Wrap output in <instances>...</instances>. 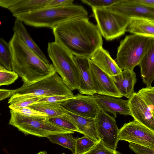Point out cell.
Here are the masks:
<instances>
[{
    "label": "cell",
    "instance_id": "cell-25",
    "mask_svg": "<svg viewBox=\"0 0 154 154\" xmlns=\"http://www.w3.org/2000/svg\"><path fill=\"white\" fill-rule=\"evenodd\" d=\"M71 134H57L48 135L47 137L53 143L60 145L70 150L74 154L75 152V138Z\"/></svg>",
    "mask_w": 154,
    "mask_h": 154
},
{
    "label": "cell",
    "instance_id": "cell-27",
    "mask_svg": "<svg viewBox=\"0 0 154 154\" xmlns=\"http://www.w3.org/2000/svg\"><path fill=\"white\" fill-rule=\"evenodd\" d=\"M96 142L87 137L75 138V152L74 154H82L90 150Z\"/></svg>",
    "mask_w": 154,
    "mask_h": 154
},
{
    "label": "cell",
    "instance_id": "cell-2",
    "mask_svg": "<svg viewBox=\"0 0 154 154\" xmlns=\"http://www.w3.org/2000/svg\"><path fill=\"white\" fill-rule=\"evenodd\" d=\"M11 56L12 71L20 77L23 86L33 84L55 72L52 64L41 60L14 33L8 42Z\"/></svg>",
    "mask_w": 154,
    "mask_h": 154
},
{
    "label": "cell",
    "instance_id": "cell-10",
    "mask_svg": "<svg viewBox=\"0 0 154 154\" xmlns=\"http://www.w3.org/2000/svg\"><path fill=\"white\" fill-rule=\"evenodd\" d=\"M118 139L154 149V131L134 120L119 130Z\"/></svg>",
    "mask_w": 154,
    "mask_h": 154
},
{
    "label": "cell",
    "instance_id": "cell-38",
    "mask_svg": "<svg viewBox=\"0 0 154 154\" xmlns=\"http://www.w3.org/2000/svg\"><path fill=\"white\" fill-rule=\"evenodd\" d=\"M13 92V90L0 89V101L10 97Z\"/></svg>",
    "mask_w": 154,
    "mask_h": 154
},
{
    "label": "cell",
    "instance_id": "cell-8",
    "mask_svg": "<svg viewBox=\"0 0 154 154\" xmlns=\"http://www.w3.org/2000/svg\"><path fill=\"white\" fill-rule=\"evenodd\" d=\"M15 94H28L32 97L53 96L73 97V93L56 72L52 75L31 85L23 86L13 90Z\"/></svg>",
    "mask_w": 154,
    "mask_h": 154
},
{
    "label": "cell",
    "instance_id": "cell-13",
    "mask_svg": "<svg viewBox=\"0 0 154 154\" xmlns=\"http://www.w3.org/2000/svg\"><path fill=\"white\" fill-rule=\"evenodd\" d=\"M128 104L134 120L154 131V114L137 92L129 99Z\"/></svg>",
    "mask_w": 154,
    "mask_h": 154
},
{
    "label": "cell",
    "instance_id": "cell-34",
    "mask_svg": "<svg viewBox=\"0 0 154 154\" xmlns=\"http://www.w3.org/2000/svg\"><path fill=\"white\" fill-rule=\"evenodd\" d=\"M130 149L137 154H154V149L145 146L130 143Z\"/></svg>",
    "mask_w": 154,
    "mask_h": 154
},
{
    "label": "cell",
    "instance_id": "cell-1",
    "mask_svg": "<svg viewBox=\"0 0 154 154\" xmlns=\"http://www.w3.org/2000/svg\"><path fill=\"white\" fill-rule=\"evenodd\" d=\"M52 29L54 42L75 56L90 59L103 45L102 36L97 25L88 17L68 20Z\"/></svg>",
    "mask_w": 154,
    "mask_h": 154
},
{
    "label": "cell",
    "instance_id": "cell-23",
    "mask_svg": "<svg viewBox=\"0 0 154 154\" xmlns=\"http://www.w3.org/2000/svg\"><path fill=\"white\" fill-rule=\"evenodd\" d=\"M15 33L22 42L41 60L50 63L46 57L28 34L23 22L16 19L13 27Z\"/></svg>",
    "mask_w": 154,
    "mask_h": 154
},
{
    "label": "cell",
    "instance_id": "cell-3",
    "mask_svg": "<svg viewBox=\"0 0 154 154\" xmlns=\"http://www.w3.org/2000/svg\"><path fill=\"white\" fill-rule=\"evenodd\" d=\"M14 16L27 25L52 29L68 20L80 17H88V12L83 6L73 5L62 7L44 8Z\"/></svg>",
    "mask_w": 154,
    "mask_h": 154
},
{
    "label": "cell",
    "instance_id": "cell-35",
    "mask_svg": "<svg viewBox=\"0 0 154 154\" xmlns=\"http://www.w3.org/2000/svg\"><path fill=\"white\" fill-rule=\"evenodd\" d=\"M73 97L67 96H53L42 97L37 102L48 103H62Z\"/></svg>",
    "mask_w": 154,
    "mask_h": 154
},
{
    "label": "cell",
    "instance_id": "cell-6",
    "mask_svg": "<svg viewBox=\"0 0 154 154\" xmlns=\"http://www.w3.org/2000/svg\"><path fill=\"white\" fill-rule=\"evenodd\" d=\"M10 112L8 124L26 135L46 137L52 134H72L75 132L54 125L49 121L48 117L26 116L11 109Z\"/></svg>",
    "mask_w": 154,
    "mask_h": 154
},
{
    "label": "cell",
    "instance_id": "cell-29",
    "mask_svg": "<svg viewBox=\"0 0 154 154\" xmlns=\"http://www.w3.org/2000/svg\"><path fill=\"white\" fill-rule=\"evenodd\" d=\"M49 122L54 125L69 131L80 133L79 130L71 122L62 116L48 117Z\"/></svg>",
    "mask_w": 154,
    "mask_h": 154
},
{
    "label": "cell",
    "instance_id": "cell-19",
    "mask_svg": "<svg viewBox=\"0 0 154 154\" xmlns=\"http://www.w3.org/2000/svg\"><path fill=\"white\" fill-rule=\"evenodd\" d=\"M90 61L111 76L120 73L122 71L109 53L102 46L99 47L90 58Z\"/></svg>",
    "mask_w": 154,
    "mask_h": 154
},
{
    "label": "cell",
    "instance_id": "cell-15",
    "mask_svg": "<svg viewBox=\"0 0 154 154\" xmlns=\"http://www.w3.org/2000/svg\"><path fill=\"white\" fill-rule=\"evenodd\" d=\"M50 0H0V6L13 16L45 8Z\"/></svg>",
    "mask_w": 154,
    "mask_h": 154
},
{
    "label": "cell",
    "instance_id": "cell-11",
    "mask_svg": "<svg viewBox=\"0 0 154 154\" xmlns=\"http://www.w3.org/2000/svg\"><path fill=\"white\" fill-rule=\"evenodd\" d=\"M66 110L74 114L95 118L100 108L94 95L78 94L61 103Z\"/></svg>",
    "mask_w": 154,
    "mask_h": 154
},
{
    "label": "cell",
    "instance_id": "cell-12",
    "mask_svg": "<svg viewBox=\"0 0 154 154\" xmlns=\"http://www.w3.org/2000/svg\"><path fill=\"white\" fill-rule=\"evenodd\" d=\"M92 80L96 94L121 98L112 77L103 72L90 60Z\"/></svg>",
    "mask_w": 154,
    "mask_h": 154
},
{
    "label": "cell",
    "instance_id": "cell-32",
    "mask_svg": "<svg viewBox=\"0 0 154 154\" xmlns=\"http://www.w3.org/2000/svg\"><path fill=\"white\" fill-rule=\"evenodd\" d=\"M121 0H81L82 3L87 4L92 8H102L109 7L120 2Z\"/></svg>",
    "mask_w": 154,
    "mask_h": 154
},
{
    "label": "cell",
    "instance_id": "cell-21",
    "mask_svg": "<svg viewBox=\"0 0 154 154\" xmlns=\"http://www.w3.org/2000/svg\"><path fill=\"white\" fill-rule=\"evenodd\" d=\"M126 31L132 34L154 38V20L143 17L130 18Z\"/></svg>",
    "mask_w": 154,
    "mask_h": 154
},
{
    "label": "cell",
    "instance_id": "cell-30",
    "mask_svg": "<svg viewBox=\"0 0 154 154\" xmlns=\"http://www.w3.org/2000/svg\"><path fill=\"white\" fill-rule=\"evenodd\" d=\"M18 77L17 74L0 66V86L8 85L14 83Z\"/></svg>",
    "mask_w": 154,
    "mask_h": 154
},
{
    "label": "cell",
    "instance_id": "cell-26",
    "mask_svg": "<svg viewBox=\"0 0 154 154\" xmlns=\"http://www.w3.org/2000/svg\"><path fill=\"white\" fill-rule=\"evenodd\" d=\"M0 66L12 71L11 56L9 43L0 37Z\"/></svg>",
    "mask_w": 154,
    "mask_h": 154
},
{
    "label": "cell",
    "instance_id": "cell-18",
    "mask_svg": "<svg viewBox=\"0 0 154 154\" xmlns=\"http://www.w3.org/2000/svg\"><path fill=\"white\" fill-rule=\"evenodd\" d=\"M63 108L64 112L63 116L72 122L77 128L80 133L94 142H97L99 140L95 118L78 116Z\"/></svg>",
    "mask_w": 154,
    "mask_h": 154
},
{
    "label": "cell",
    "instance_id": "cell-28",
    "mask_svg": "<svg viewBox=\"0 0 154 154\" xmlns=\"http://www.w3.org/2000/svg\"><path fill=\"white\" fill-rule=\"evenodd\" d=\"M137 93L154 114V87L151 86L143 88Z\"/></svg>",
    "mask_w": 154,
    "mask_h": 154
},
{
    "label": "cell",
    "instance_id": "cell-20",
    "mask_svg": "<svg viewBox=\"0 0 154 154\" xmlns=\"http://www.w3.org/2000/svg\"><path fill=\"white\" fill-rule=\"evenodd\" d=\"M111 77L120 94L129 99L134 93V86L137 82L136 74L134 70H124L120 73Z\"/></svg>",
    "mask_w": 154,
    "mask_h": 154
},
{
    "label": "cell",
    "instance_id": "cell-7",
    "mask_svg": "<svg viewBox=\"0 0 154 154\" xmlns=\"http://www.w3.org/2000/svg\"><path fill=\"white\" fill-rule=\"evenodd\" d=\"M93 15L101 35L111 41L124 35L130 18L106 8H92Z\"/></svg>",
    "mask_w": 154,
    "mask_h": 154
},
{
    "label": "cell",
    "instance_id": "cell-5",
    "mask_svg": "<svg viewBox=\"0 0 154 154\" xmlns=\"http://www.w3.org/2000/svg\"><path fill=\"white\" fill-rule=\"evenodd\" d=\"M47 52L56 72L68 87L72 91L78 90L80 85L79 73L73 55L55 42L48 43Z\"/></svg>",
    "mask_w": 154,
    "mask_h": 154
},
{
    "label": "cell",
    "instance_id": "cell-36",
    "mask_svg": "<svg viewBox=\"0 0 154 154\" xmlns=\"http://www.w3.org/2000/svg\"><path fill=\"white\" fill-rule=\"evenodd\" d=\"M73 0H50L45 8L59 7L73 5Z\"/></svg>",
    "mask_w": 154,
    "mask_h": 154
},
{
    "label": "cell",
    "instance_id": "cell-17",
    "mask_svg": "<svg viewBox=\"0 0 154 154\" xmlns=\"http://www.w3.org/2000/svg\"><path fill=\"white\" fill-rule=\"evenodd\" d=\"M96 100L100 106L105 112L113 114L116 117L117 114L131 115L128 100L109 96L95 94Z\"/></svg>",
    "mask_w": 154,
    "mask_h": 154
},
{
    "label": "cell",
    "instance_id": "cell-37",
    "mask_svg": "<svg viewBox=\"0 0 154 154\" xmlns=\"http://www.w3.org/2000/svg\"><path fill=\"white\" fill-rule=\"evenodd\" d=\"M134 2L146 7L154 8V0H132Z\"/></svg>",
    "mask_w": 154,
    "mask_h": 154
},
{
    "label": "cell",
    "instance_id": "cell-16",
    "mask_svg": "<svg viewBox=\"0 0 154 154\" xmlns=\"http://www.w3.org/2000/svg\"><path fill=\"white\" fill-rule=\"evenodd\" d=\"M74 60L78 67L80 78V94L94 95L96 94L91 75L90 59L73 55Z\"/></svg>",
    "mask_w": 154,
    "mask_h": 154
},
{
    "label": "cell",
    "instance_id": "cell-14",
    "mask_svg": "<svg viewBox=\"0 0 154 154\" xmlns=\"http://www.w3.org/2000/svg\"><path fill=\"white\" fill-rule=\"evenodd\" d=\"M106 8L129 18L143 17L154 20V8L143 6L132 0H121Z\"/></svg>",
    "mask_w": 154,
    "mask_h": 154
},
{
    "label": "cell",
    "instance_id": "cell-31",
    "mask_svg": "<svg viewBox=\"0 0 154 154\" xmlns=\"http://www.w3.org/2000/svg\"><path fill=\"white\" fill-rule=\"evenodd\" d=\"M82 154H122V153L107 147L100 140H99L90 150Z\"/></svg>",
    "mask_w": 154,
    "mask_h": 154
},
{
    "label": "cell",
    "instance_id": "cell-39",
    "mask_svg": "<svg viewBox=\"0 0 154 154\" xmlns=\"http://www.w3.org/2000/svg\"><path fill=\"white\" fill-rule=\"evenodd\" d=\"M65 154V153H62V154Z\"/></svg>",
    "mask_w": 154,
    "mask_h": 154
},
{
    "label": "cell",
    "instance_id": "cell-24",
    "mask_svg": "<svg viewBox=\"0 0 154 154\" xmlns=\"http://www.w3.org/2000/svg\"><path fill=\"white\" fill-rule=\"evenodd\" d=\"M61 103L37 102L28 107L48 117L62 116L64 115V112L61 106Z\"/></svg>",
    "mask_w": 154,
    "mask_h": 154
},
{
    "label": "cell",
    "instance_id": "cell-4",
    "mask_svg": "<svg viewBox=\"0 0 154 154\" xmlns=\"http://www.w3.org/2000/svg\"><path fill=\"white\" fill-rule=\"evenodd\" d=\"M154 38L132 34L122 40L115 61L122 70H133L149 48Z\"/></svg>",
    "mask_w": 154,
    "mask_h": 154
},
{
    "label": "cell",
    "instance_id": "cell-33",
    "mask_svg": "<svg viewBox=\"0 0 154 154\" xmlns=\"http://www.w3.org/2000/svg\"><path fill=\"white\" fill-rule=\"evenodd\" d=\"M10 109L26 116L48 117L47 115L32 109L29 107H14L10 108Z\"/></svg>",
    "mask_w": 154,
    "mask_h": 154
},
{
    "label": "cell",
    "instance_id": "cell-22",
    "mask_svg": "<svg viewBox=\"0 0 154 154\" xmlns=\"http://www.w3.org/2000/svg\"><path fill=\"white\" fill-rule=\"evenodd\" d=\"M139 65L141 76L146 87L151 86L154 79V41L145 53Z\"/></svg>",
    "mask_w": 154,
    "mask_h": 154
},
{
    "label": "cell",
    "instance_id": "cell-9",
    "mask_svg": "<svg viewBox=\"0 0 154 154\" xmlns=\"http://www.w3.org/2000/svg\"><path fill=\"white\" fill-rule=\"evenodd\" d=\"M95 119L98 139L107 147L116 150L119 129L114 117L100 107Z\"/></svg>",
    "mask_w": 154,
    "mask_h": 154
}]
</instances>
